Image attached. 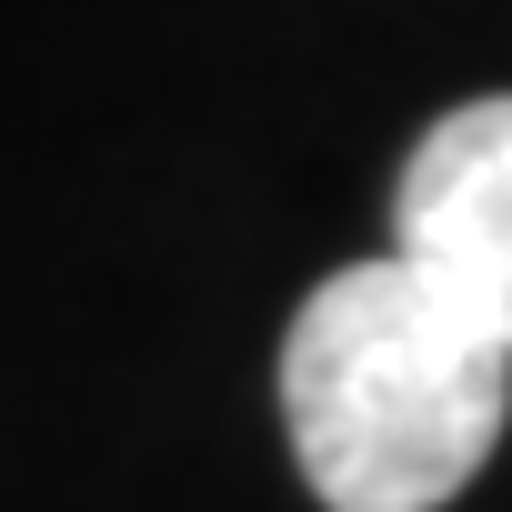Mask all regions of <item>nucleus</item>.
<instances>
[{"mask_svg":"<svg viewBox=\"0 0 512 512\" xmlns=\"http://www.w3.org/2000/svg\"><path fill=\"white\" fill-rule=\"evenodd\" d=\"M292 462L322 512H442L512 422V352L402 262H342L282 342Z\"/></svg>","mask_w":512,"mask_h":512,"instance_id":"f257e3e1","label":"nucleus"},{"mask_svg":"<svg viewBox=\"0 0 512 512\" xmlns=\"http://www.w3.org/2000/svg\"><path fill=\"white\" fill-rule=\"evenodd\" d=\"M392 262L512 352V91L442 111L392 191Z\"/></svg>","mask_w":512,"mask_h":512,"instance_id":"f03ea898","label":"nucleus"}]
</instances>
